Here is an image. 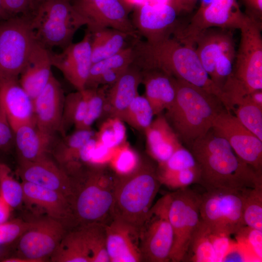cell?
Instances as JSON below:
<instances>
[{
    "label": "cell",
    "instance_id": "6da1fadb",
    "mask_svg": "<svg viewBox=\"0 0 262 262\" xmlns=\"http://www.w3.org/2000/svg\"><path fill=\"white\" fill-rule=\"evenodd\" d=\"M189 150L199 169L198 184L206 191L262 186V174L240 159L227 141L211 130L196 139Z\"/></svg>",
    "mask_w": 262,
    "mask_h": 262
},
{
    "label": "cell",
    "instance_id": "7a4b0ae2",
    "mask_svg": "<svg viewBox=\"0 0 262 262\" xmlns=\"http://www.w3.org/2000/svg\"><path fill=\"white\" fill-rule=\"evenodd\" d=\"M132 46V64L141 70H160L204 89L223 101L222 90L204 69L194 45L167 36L154 42L135 39Z\"/></svg>",
    "mask_w": 262,
    "mask_h": 262
},
{
    "label": "cell",
    "instance_id": "3957f363",
    "mask_svg": "<svg viewBox=\"0 0 262 262\" xmlns=\"http://www.w3.org/2000/svg\"><path fill=\"white\" fill-rule=\"evenodd\" d=\"M105 166L80 164L68 171L73 228L104 225L113 217L116 174Z\"/></svg>",
    "mask_w": 262,
    "mask_h": 262
},
{
    "label": "cell",
    "instance_id": "277c9868",
    "mask_svg": "<svg viewBox=\"0 0 262 262\" xmlns=\"http://www.w3.org/2000/svg\"><path fill=\"white\" fill-rule=\"evenodd\" d=\"M175 79L176 97L164 115L180 142L189 148L211 130L214 118L224 107L214 95Z\"/></svg>",
    "mask_w": 262,
    "mask_h": 262
},
{
    "label": "cell",
    "instance_id": "5b68a950",
    "mask_svg": "<svg viewBox=\"0 0 262 262\" xmlns=\"http://www.w3.org/2000/svg\"><path fill=\"white\" fill-rule=\"evenodd\" d=\"M161 185L157 166L149 161H141L131 173L116 174L113 217L139 230Z\"/></svg>",
    "mask_w": 262,
    "mask_h": 262
},
{
    "label": "cell",
    "instance_id": "8992f818",
    "mask_svg": "<svg viewBox=\"0 0 262 262\" xmlns=\"http://www.w3.org/2000/svg\"><path fill=\"white\" fill-rule=\"evenodd\" d=\"M36 40L50 50L63 49L72 43L74 34L87 25L71 0H46L40 3L31 18Z\"/></svg>",
    "mask_w": 262,
    "mask_h": 262
},
{
    "label": "cell",
    "instance_id": "52a82bcc",
    "mask_svg": "<svg viewBox=\"0 0 262 262\" xmlns=\"http://www.w3.org/2000/svg\"><path fill=\"white\" fill-rule=\"evenodd\" d=\"M249 189H217L201 195L200 219L212 233L229 236L245 226L243 211Z\"/></svg>",
    "mask_w": 262,
    "mask_h": 262
},
{
    "label": "cell",
    "instance_id": "ba28073f",
    "mask_svg": "<svg viewBox=\"0 0 262 262\" xmlns=\"http://www.w3.org/2000/svg\"><path fill=\"white\" fill-rule=\"evenodd\" d=\"M31 17L0 21V82L17 80L36 41Z\"/></svg>",
    "mask_w": 262,
    "mask_h": 262
},
{
    "label": "cell",
    "instance_id": "9c48e42d",
    "mask_svg": "<svg viewBox=\"0 0 262 262\" xmlns=\"http://www.w3.org/2000/svg\"><path fill=\"white\" fill-rule=\"evenodd\" d=\"M168 217L173 242L170 262L184 261L192 235L200 222L201 195L188 187L169 193Z\"/></svg>",
    "mask_w": 262,
    "mask_h": 262
},
{
    "label": "cell",
    "instance_id": "30bf717a",
    "mask_svg": "<svg viewBox=\"0 0 262 262\" xmlns=\"http://www.w3.org/2000/svg\"><path fill=\"white\" fill-rule=\"evenodd\" d=\"M199 6L184 27L177 25L173 32L179 42L194 45V38L209 28L240 29L247 18L237 0H200Z\"/></svg>",
    "mask_w": 262,
    "mask_h": 262
},
{
    "label": "cell",
    "instance_id": "8fae6325",
    "mask_svg": "<svg viewBox=\"0 0 262 262\" xmlns=\"http://www.w3.org/2000/svg\"><path fill=\"white\" fill-rule=\"evenodd\" d=\"M169 194L152 206L139 229V245L143 262H168L173 233L168 217Z\"/></svg>",
    "mask_w": 262,
    "mask_h": 262
},
{
    "label": "cell",
    "instance_id": "7c38bea8",
    "mask_svg": "<svg viewBox=\"0 0 262 262\" xmlns=\"http://www.w3.org/2000/svg\"><path fill=\"white\" fill-rule=\"evenodd\" d=\"M262 22L247 16L231 74L248 93L262 90Z\"/></svg>",
    "mask_w": 262,
    "mask_h": 262
},
{
    "label": "cell",
    "instance_id": "4fadbf2b",
    "mask_svg": "<svg viewBox=\"0 0 262 262\" xmlns=\"http://www.w3.org/2000/svg\"><path fill=\"white\" fill-rule=\"evenodd\" d=\"M211 130L226 140L240 159L262 174V141L231 112L222 109L214 118Z\"/></svg>",
    "mask_w": 262,
    "mask_h": 262
},
{
    "label": "cell",
    "instance_id": "5bb4252c",
    "mask_svg": "<svg viewBox=\"0 0 262 262\" xmlns=\"http://www.w3.org/2000/svg\"><path fill=\"white\" fill-rule=\"evenodd\" d=\"M67 230L62 223L48 216L31 221L17 240L18 257L32 262L49 260Z\"/></svg>",
    "mask_w": 262,
    "mask_h": 262
},
{
    "label": "cell",
    "instance_id": "9a60e30c",
    "mask_svg": "<svg viewBox=\"0 0 262 262\" xmlns=\"http://www.w3.org/2000/svg\"><path fill=\"white\" fill-rule=\"evenodd\" d=\"M72 4L86 20L89 32L110 28L127 33L133 39L139 38V33L128 16L129 12L120 0H94Z\"/></svg>",
    "mask_w": 262,
    "mask_h": 262
},
{
    "label": "cell",
    "instance_id": "2e32d148",
    "mask_svg": "<svg viewBox=\"0 0 262 262\" xmlns=\"http://www.w3.org/2000/svg\"><path fill=\"white\" fill-rule=\"evenodd\" d=\"M91 39V33L87 30L81 41L71 43L60 53L50 51L52 66L59 70L77 91L85 89L92 65Z\"/></svg>",
    "mask_w": 262,
    "mask_h": 262
},
{
    "label": "cell",
    "instance_id": "e0dca14e",
    "mask_svg": "<svg viewBox=\"0 0 262 262\" xmlns=\"http://www.w3.org/2000/svg\"><path fill=\"white\" fill-rule=\"evenodd\" d=\"M133 10L132 24L147 42L170 36L177 24L179 13L172 4L145 3Z\"/></svg>",
    "mask_w": 262,
    "mask_h": 262
},
{
    "label": "cell",
    "instance_id": "ac0fdd59",
    "mask_svg": "<svg viewBox=\"0 0 262 262\" xmlns=\"http://www.w3.org/2000/svg\"><path fill=\"white\" fill-rule=\"evenodd\" d=\"M16 172L22 181L56 191L66 196L70 202V177L62 167L49 156L34 161H19Z\"/></svg>",
    "mask_w": 262,
    "mask_h": 262
},
{
    "label": "cell",
    "instance_id": "d6986e66",
    "mask_svg": "<svg viewBox=\"0 0 262 262\" xmlns=\"http://www.w3.org/2000/svg\"><path fill=\"white\" fill-rule=\"evenodd\" d=\"M104 228L110 262H142L138 229L114 217Z\"/></svg>",
    "mask_w": 262,
    "mask_h": 262
},
{
    "label": "cell",
    "instance_id": "ffe728a7",
    "mask_svg": "<svg viewBox=\"0 0 262 262\" xmlns=\"http://www.w3.org/2000/svg\"><path fill=\"white\" fill-rule=\"evenodd\" d=\"M65 98L61 84L52 74L33 99L35 124L39 130L52 135L59 132Z\"/></svg>",
    "mask_w": 262,
    "mask_h": 262
},
{
    "label": "cell",
    "instance_id": "44dd1931",
    "mask_svg": "<svg viewBox=\"0 0 262 262\" xmlns=\"http://www.w3.org/2000/svg\"><path fill=\"white\" fill-rule=\"evenodd\" d=\"M0 105L15 132L26 125L35 124L33 99L17 80L0 82Z\"/></svg>",
    "mask_w": 262,
    "mask_h": 262
},
{
    "label": "cell",
    "instance_id": "7402d4cb",
    "mask_svg": "<svg viewBox=\"0 0 262 262\" xmlns=\"http://www.w3.org/2000/svg\"><path fill=\"white\" fill-rule=\"evenodd\" d=\"M23 202L42 210L47 216L62 223L68 230L73 228L72 211L68 199L62 194L30 182H22Z\"/></svg>",
    "mask_w": 262,
    "mask_h": 262
},
{
    "label": "cell",
    "instance_id": "603a6c76",
    "mask_svg": "<svg viewBox=\"0 0 262 262\" xmlns=\"http://www.w3.org/2000/svg\"><path fill=\"white\" fill-rule=\"evenodd\" d=\"M232 31L209 28L199 33L193 41L200 63L211 79L218 60L227 52L235 49Z\"/></svg>",
    "mask_w": 262,
    "mask_h": 262
},
{
    "label": "cell",
    "instance_id": "cb8c5ba5",
    "mask_svg": "<svg viewBox=\"0 0 262 262\" xmlns=\"http://www.w3.org/2000/svg\"><path fill=\"white\" fill-rule=\"evenodd\" d=\"M50 51L36 40L19 76L20 85L33 99L45 88L53 74Z\"/></svg>",
    "mask_w": 262,
    "mask_h": 262
},
{
    "label": "cell",
    "instance_id": "d4e9b609",
    "mask_svg": "<svg viewBox=\"0 0 262 262\" xmlns=\"http://www.w3.org/2000/svg\"><path fill=\"white\" fill-rule=\"evenodd\" d=\"M142 81L141 70L132 64L106 92L101 116L104 115L106 118L117 117L122 120L127 108L139 94L138 88Z\"/></svg>",
    "mask_w": 262,
    "mask_h": 262
},
{
    "label": "cell",
    "instance_id": "484cf974",
    "mask_svg": "<svg viewBox=\"0 0 262 262\" xmlns=\"http://www.w3.org/2000/svg\"><path fill=\"white\" fill-rule=\"evenodd\" d=\"M144 132L148 153L158 164L165 162L182 146L177 135L162 114L157 115Z\"/></svg>",
    "mask_w": 262,
    "mask_h": 262
},
{
    "label": "cell",
    "instance_id": "4316f807",
    "mask_svg": "<svg viewBox=\"0 0 262 262\" xmlns=\"http://www.w3.org/2000/svg\"><path fill=\"white\" fill-rule=\"evenodd\" d=\"M145 97L154 115L162 114L173 102L176 95V79L158 69L141 70Z\"/></svg>",
    "mask_w": 262,
    "mask_h": 262
},
{
    "label": "cell",
    "instance_id": "83f0119b",
    "mask_svg": "<svg viewBox=\"0 0 262 262\" xmlns=\"http://www.w3.org/2000/svg\"><path fill=\"white\" fill-rule=\"evenodd\" d=\"M55 140V135L42 131L35 124L21 126L14 132L19 161H34L49 156Z\"/></svg>",
    "mask_w": 262,
    "mask_h": 262
},
{
    "label": "cell",
    "instance_id": "f1b7e54d",
    "mask_svg": "<svg viewBox=\"0 0 262 262\" xmlns=\"http://www.w3.org/2000/svg\"><path fill=\"white\" fill-rule=\"evenodd\" d=\"M226 109L232 111L241 123L262 141V107L254 103L248 93L237 86L224 91Z\"/></svg>",
    "mask_w": 262,
    "mask_h": 262
},
{
    "label": "cell",
    "instance_id": "f546056e",
    "mask_svg": "<svg viewBox=\"0 0 262 262\" xmlns=\"http://www.w3.org/2000/svg\"><path fill=\"white\" fill-rule=\"evenodd\" d=\"M49 260L52 262H92L88 227L68 230Z\"/></svg>",
    "mask_w": 262,
    "mask_h": 262
},
{
    "label": "cell",
    "instance_id": "4dcf8cb0",
    "mask_svg": "<svg viewBox=\"0 0 262 262\" xmlns=\"http://www.w3.org/2000/svg\"><path fill=\"white\" fill-rule=\"evenodd\" d=\"M90 33L92 64L121 51L126 47L127 39L130 37L127 33L110 28L101 29Z\"/></svg>",
    "mask_w": 262,
    "mask_h": 262
},
{
    "label": "cell",
    "instance_id": "1f68e13d",
    "mask_svg": "<svg viewBox=\"0 0 262 262\" xmlns=\"http://www.w3.org/2000/svg\"><path fill=\"white\" fill-rule=\"evenodd\" d=\"M92 129L76 130L70 135H66L58 141L55 140L51 149L57 163L61 167L78 163L80 151L84 145L95 136Z\"/></svg>",
    "mask_w": 262,
    "mask_h": 262
},
{
    "label": "cell",
    "instance_id": "d6a6232c",
    "mask_svg": "<svg viewBox=\"0 0 262 262\" xmlns=\"http://www.w3.org/2000/svg\"><path fill=\"white\" fill-rule=\"evenodd\" d=\"M186 258L189 262H218L211 239V232L201 220L192 235L184 261Z\"/></svg>",
    "mask_w": 262,
    "mask_h": 262
},
{
    "label": "cell",
    "instance_id": "836d02e7",
    "mask_svg": "<svg viewBox=\"0 0 262 262\" xmlns=\"http://www.w3.org/2000/svg\"><path fill=\"white\" fill-rule=\"evenodd\" d=\"M87 98L84 90L76 91L65 96L59 133L63 136L74 126L76 128L83 121L86 113Z\"/></svg>",
    "mask_w": 262,
    "mask_h": 262
},
{
    "label": "cell",
    "instance_id": "e575fe53",
    "mask_svg": "<svg viewBox=\"0 0 262 262\" xmlns=\"http://www.w3.org/2000/svg\"><path fill=\"white\" fill-rule=\"evenodd\" d=\"M133 60L134 51L131 45L113 56L92 64L85 89L97 88L98 80L104 72L113 69L127 68Z\"/></svg>",
    "mask_w": 262,
    "mask_h": 262
},
{
    "label": "cell",
    "instance_id": "d590c367",
    "mask_svg": "<svg viewBox=\"0 0 262 262\" xmlns=\"http://www.w3.org/2000/svg\"><path fill=\"white\" fill-rule=\"evenodd\" d=\"M154 116L152 108L145 96L139 94L131 102L122 120L133 129L143 131L151 124Z\"/></svg>",
    "mask_w": 262,
    "mask_h": 262
},
{
    "label": "cell",
    "instance_id": "8d00e7d4",
    "mask_svg": "<svg viewBox=\"0 0 262 262\" xmlns=\"http://www.w3.org/2000/svg\"><path fill=\"white\" fill-rule=\"evenodd\" d=\"M96 136L100 143L110 148H115L127 142L125 125L117 117L105 119Z\"/></svg>",
    "mask_w": 262,
    "mask_h": 262
},
{
    "label": "cell",
    "instance_id": "74e56055",
    "mask_svg": "<svg viewBox=\"0 0 262 262\" xmlns=\"http://www.w3.org/2000/svg\"><path fill=\"white\" fill-rule=\"evenodd\" d=\"M0 196L12 209L18 207L23 202L22 182L14 178L9 167L3 163H0Z\"/></svg>",
    "mask_w": 262,
    "mask_h": 262
},
{
    "label": "cell",
    "instance_id": "f35d334b",
    "mask_svg": "<svg viewBox=\"0 0 262 262\" xmlns=\"http://www.w3.org/2000/svg\"><path fill=\"white\" fill-rule=\"evenodd\" d=\"M106 87L84 89L87 98L85 115L82 123L75 128L76 130L92 129V125L101 116L106 101Z\"/></svg>",
    "mask_w": 262,
    "mask_h": 262
},
{
    "label": "cell",
    "instance_id": "ab89813d",
    "mask_svg": "<svg viewBox=\"0 0 262 262\" xmlns=\"http://www.w3.org/2000/svg\"><path fill=\"white\" fill-rule=\"evenodd\" d=\"M245 226L262 231V186L249 188L245 202Z\"/></svg>",
    "mask_w": 262,
    "mask_h": 262
},
{
    "label": "cell",
    "instance_id": "60d3db41",
    "mask_svg": "<svg viewBox=\"0 0 262 262\" xmlns=\"http://www.w3.org/2000/svg\"><path fill=\"white\" fill-rule=\"evenodd\" d=\"M110 163L117 175H125L134 170L141 161L137 153L127 142L114 148Z\"/></svg>",
    "mask_w": 262,
    "mask_h": 262
},
{
    "label": "cell",
    "instance_id": "b9f144b4",
    "mask_svg": "<svg viewBox=\"0 0 262 262\" xmlns=\"http://www.w3.org/2000/svg\"><path fill=\"white\" fill-rule=\"evenodd\" d=\"M158 172L161 184L170 189L177 190L198 183L200 172L198 166L172 173Z\"/></svg>",
    "mask_w": 262,
    "mask_h": 262
},
{
    "label": "cell",
    "instance_id": "7bdbcfd3",
    "mask_svg": "<svg viewBox=\"0 0 262 262\" xmlns=\"http://www.w3.org/2000/svg\"><path fill=\"white\" fill-rule=\"evenodd\" d=\"M235 234L238 243L245 249L247 256L252 257L255 261L261 262L262 231L245 226Z\"/></svg>",
    "mask_w": 262,
    "mask_h": 262
},
{
    "label": "cell",
    "instance_id": "ee69618b",
    "mask_svg": "<svg viewBox=\"0 0 262 262\" xmlns=\"http://www.w3.org/2000/svg\"><path fill=\"white\" fill-rule=\"evenodd\" d=\"M197 166L191 151L183 146L164 163L158 164V172L172 173Z\"/></svg>",
    "mask_w": 262,
    "mask_h": 262
},
{
    "label": "cell",
    "instance_id": "f6af8a7d",
    "mask_svg": "<svg viewBox=\"0 0 262 262\" xmlns=\"http://www.w3.org/2000/svg\"><path fill=\"white\" fill-rule=\"evenodd\" d=\"M30 224L31 221L26 222L20 219L0 224V246L17 240Z\"/></svg>",
    "mask_w": 262,
    "mask_h": 262
},
{
    "label": "cell",
    "instance_id": "bcb514c9",
    "mask_svg": "<svg viewBox=\"0 0 262 262\" xmlns=\"http://www.w3.org/2000/svg\"><path fill=\"white\" fill-rule=\"evenodd\" d=\"M6 12L11 16L32 17L37 6L33 0H1Z\"/></svg>",
    "mask_w": 262,
    "mask_h": 262
},
{
    "label": "cell",
    "instance_id": "7dc6e473",
    "mask_svg": "<svg viewBox=\"0 0 262 262\" xmlns=\"http://www.w3.org/2000/svg\"><path fill=\"white\" fill-rule=\"evenodd\" d=\"M14 143V132L6 114L0 105V149L7 150Z\"/></svg>",
    "mask_w": 262,
    "mask_h": 262
},
{
    "label": "cell",
    "instance_id": "c3c4849f",
    "mask_svg": "<svg viewBox=\"0 0 262 262\" xmlns=\"http://www.w3.org/2000/svg\"><path fill=\"white\" fill-rule=\"evenodd\" d=\"M211 239L218 262H222L231 245L229 236L215 234L211 232Z\"/></svg>",
    "mask_w": 262,
    "mask_h": 262
},
{
    "label": "cell",
    "instance_id": "681fc988",
    "mask_svg": "<svg viewBox=\"0 0 262 262\" xmlns=\"http://www.w3.org/2000/svg\"><path fill=\"white\" fill-rule=\"evenodd\" d=\"M240 0L248 16L262 22V0Z\"/></svg>",
    "mask_w": 262,
    "mask_h": 262
},
{
    "label": "cell",
    "instance_id": "f907efd6",
    "mask_svg": "<svg viewBox=\"0 0 262 262\" xmlns=\"http://www.w3.org/2000/svg\"><path fill=\"white\" fill-rule=\"evenodd\" d=\"M249 260L248 256L238 243L231 244L222 262H246Z\"/></svg>",
    "mask_w": 262,
    "mask_h": 262
},
{
    "label": "cell",
    "instance_id": "816d5d0a",
    "mask_svg": "<svg viewBox=\"0 0 262 262\" xmlns=\"http://www.w3.org/2000/svg\"><path fill=\"white\" fill-rule=\"evenodd\" d=\"M179 14L181 12H190L195 7L198 0H173Z\"/></svg>",
    "mask_w": 262,
    "mask_h": 262
},
{
    "label": "cell",
    "instance_id": "f5cc1de1",
    "mask_svg": "<svg viewBox=\"0 0 262 262\" xmlns=\"http://www.w3.org/2000/svg\"><path fill=\"white\" fill-rule=\"evenodd\" d=\"M12 208L0 196V224L8 221Z\"/></svg>",
    "mask_w": 262,
    "mask_h": 262
},
{
    "label": "cell",
    "instance_id": "db71d44e",
    "mask_svg": "<svg viewBox=\"0 0 262 262\" xmlns=\"http://www.w3.org/2000/svg\"><path fill=\"white\" fill-rule=\"evenodd\" d=\"M250 96L254 103L262 107V90H258L250 93Z\"/></svg>",
    "mask_w": 262,
    "mask_h": 262
},
{
    "label": "cell",
    "instance_id": "11a10c76",
    "mask_svg": "<svg viewBox=\"0 0 262 262\" xmlns=\"http://www.w3.org/2000/svg\"><path fill=\"white\" fill-rule=\"evenodd\" d=\"M12 17L4 9L1 0H0V21Z\"/></svg>",
    "mask_w": 262,
    "mask_h": 262
},
{
    "label": "cell",
    "instance_id": "9f6ffc18",
    "mask_svg": "<svg viewBox=\"0 0 262 262\" xmlns=\"http://www.w3.org/2000/svg\"><path fill=\"white\" fill-rule=\"evenodd\" d=\"M94 0H71L72 3L75 2H86L91 1Z\"/></svg>",
    "mask_w": 262,
    "mask_h": 262
},
{
    "label": "cell",
    "instance_id": "6f0895ef",
    "mask_svg": "<svg viewBox=\"0 0 262 262\" xmlns=\"http://www.w3.org/2000/svg\"><path fill=\"white\" fill-rule=\"evenodd\" d=\"M33 1L34 2L35 5H36L37 6V8L38 6V5L41 3L42 2L45 1V0H33Z\"/></svg>",
    "mask_w": 262,
    "mask_h": 262
},
{
    "label": "cell",
    "instance_id": "680465c9",
    "mask_svg": "<svg viewBox=\"0 0 262 262\" xmlns=\"http://www.w3.org/2000/svg\"><path fill=\"white\" fill-rule=\"evenodd\" d=\"M120 0L121 1V2H122V3L123 4V5H124V3H125V1H126V0Z\"/></svg>",
    "mask_w": 262,
    "mask_h": 262
}]
</instances>
